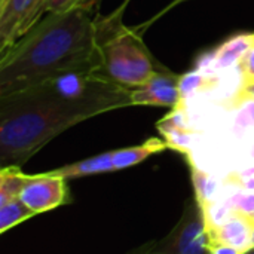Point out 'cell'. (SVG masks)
Returning <instances> with one entry per match:
<instances>
[{"label": "cell", "mask_w": 254, "mask_h": 254, "mask_svg": "<svg viewBox=\"0 0 254 254\" xmlns=\"http://www.w3.org/2000/svg\"><path fill=\"white\" fill-rule=\"evenodd\" d=\"M214 83V79L210 74H205L202 71L189 73L180 77V91L182 95L186 97L189 94H193L196 91H201L204 88H208Z\"/></svg>", "instance_id": "16"}, {"label": "cell", "mask_w": 254, "mask_h": 254, "mask_svg": "<svg viewBox=\"0 0 254 254\" xmlns=\"http://www.w3.org/2000/svg\"><path fill=\"white\" fill-rule=\"evenodd\" d=\"M48 0H0V52L28 33L43 15Z\"/></svg>", "instance_id": "6"}, {"label": "cell", "mask_w": 254, "mask_h": 254, "mask_svg": "<svg viewBox=\"0 0 254 254\" xmlns=\"http://www.w3.org/2000/svg\"><path fill=\"white\" fill-rule=\"evenodd\" d=\"M238 67L243 74V83L254 82V43L243 55V58L238 63Z\"/></svg>", "instance_id": "18"}, {"label": "cell", "mask_w": 254, "mask_h": 254, "mask_svg": "<svg viewBox=\"0 0 254 254\" xmlns=\"http://www.w3.org/2000/svg\"><path fill=\"white\" fill-rule=\"evenodd\" d=\"M128 106L131 89L101 68L68 73L0 98V168L21 167L65 129Z\"/></svg>", "instance_id": "1"}, {"label": "cell", "mask_w": 254, "mask_h": 254, "mask_svg": "<svg viewBox=\"0 0 254 254\" xmlns=\"http://www.w3.org/2000/svg\"><path fill=\"white\" fill-rule=\"evenodd\" d=\"M208 226L207 216L199 202L189 201L183 217L173 232L155 247L153 253H208Z\"/></svg>", "instance_id": "4"}, {"label": "cell", "mask_w": 254, "mask_h": 254, "mask_svg": "<svg viewBox=\"0 0 254 254\" xmlns=\"http://www.w3.org/2000/svg\"><path fill=\"white\" fill-rule=\"evenodd\" d=\"M192 180H193V186H195V192H196V201L205 211L211 207V199H213L214 189H216L214 180L196 168H193Z\"/></svg>", "instance_id": "15"}, {"label": "cell", "mask_w": 254, "mask_h": 254, "mask_svg": "<svg viewBox=\"0 0 254 254\" xmlns=\"http://www.w3.org/2000/svg\"><path fill=\"white\" fill-rule=\"evenodd\" d=\"M179 1H183V0H179Z\"/></svg>", "instance_id": "21"}, {"label": "cell", "mask_w": 254, "mask_h": 254, "mask_svg": "<svg viewBox=\"0 0 254 254\" xmlns=\"http://www.w3.org/2000/svg\"><path fill=\"white\" fill-rule=\"evenodd\" d=\"M101 0H48L46 4V13L48 12H64L76 7L88 9L92 12H98Z\"/></svg>", "instance_id": "17"}, {"label": "cell", "mask_w": 254, "mask_h": 254, "mask_svg": "<svg viewBox=\"0 0 254 254\" xmlns=\"http://www.w3.org/2000/svg\"><path fill=\"white\" fill-rule=\"evenodd\" d=\"M18 198L36 214L51 211L70 202L67 179L55 176L51 171L31 174Z\"/></svg>", "instance_id": "7"}, {"label": "cell", "mask_w": 254, "mask_h": 254, "mask_svg": "<svg viewBox=\"0 0 254 254\" xmlns=\"http://www.w3.org/2000/svg\"><path fill=\"white\" fill-rule=\"evenodd\" d=\"M113 152H106L61 168H57L51 171L55 176H61L64 179H79L86 176H95V174H104V173H113Z\"/></svg>", "instance_id": "12"}, {"label": "cell", "mask_w": 254, "mask_h": 254, "mask_svg": "<svg viewBox=\"0 0 254 254\" xmlns=\"http://www.w3.org/2000/svg\"><path fill=\"white\" fill-rule=\"evenodd\" d=\"M165 149H168V144L165 140H161L158 137L149 138L143 144L134 146V147H127V149H119L113 150V165L115 171H121L129 167H134L147 158H150L155 153H161Z\"/></svg>", "instance_id": "11"}, {"label": "cell", "mask_w": 254, "mask_h": 254, "mask_svg": "<svg viewBox=\"0 0 254 254\" xmlns=\"http://www.w3.org/2000/svg\"><path fill=\"white\" fill-rule=\"evenodd\" d=\"M31 174H24L21 167H3L0 168V205L18 198Z\"/></svg>", "instance_id": "13"}, {"label": "cell", "mask_w": 254, "mask_h": 254, "mask_svg": "<svg viewBox=\"0 0 254 254\" xmlns=\"http://www.w3.org/2000/svg\"><path fill=\"white\" fill-rule=\"evenodd\" d=\"M97 15L76 7L48 12L0 57V98L46 80L89 68H101Z\"/></svg>", "instance_id": "2"}, {"label": "cell", "mask_w": 254, "mask_h": 254, "mask_svg": "<svg viewBox=\"0 0 254 254\" xmlns=\"http://www.w3.org/2000/svg\"><path fill=\"white\" fill-rule=\"evenodd\" d=\"M253 43L254 33H241L228 39L211 52L205 63V68L210 71H222L238 65L240 60Z\"/></svg>", "instance_id": "9"}, {"label": "cell", "mask_w": 254, "mask_h": 254, "mask_svg": "<svg viewBox=\"0 0 254 254\" xmlns=\"http://www.w3.org/2000/svg\"><path fill=\"white\" fill-rule=\"evenodd\" d=\"M176 110L158 122V129L164 135L168 147L189 153L192 146V131L186 128L185 110L182 106L174 107Z\"/></svg>", "instance_id": "10"}, {"label": "cell", "mask_w": 254, "mask_h": 254, "mask_svg": "<svg viewBox=\"0 0 254 254\" xmlns=\"http://www.w3.org/2000/svg\"><path fill=\"white\" fill-rule=\"evenodd\" d=\"M253 247H254V222H253Z\"/></svg>", "instance_id": "20"}, {"label": "cell", "mask_w": 254, "mask_h": 254, "mask_svg": "<svg viewBox=\"0 0 254 254\" xmlns=\"http://www.w3.org/2000/svg\"><path fill=\"white\" fill-rule=\"evenodd\" d=\"M125 3L109 16L97 15V45L101 71L113 82L134 89L158 71L141 37L122 22Z\"/></svg>", "instance_id": "3"}, {"label": "cell", "mask_w": 254, "mask_h": 254, "mask_svg": "<svg viewBox=\"0 0 254 254\" xmlns=\"http://www.w3.org/2000/svg\"><path fill=\"white\" fill-rule=\"evenodd\" d=\"M241 95H243V98L254 100V82H250V83H243Z\"/></svg>", "instance_id": "19"}, {"label": "cell", "mask_w": 254, "mask_h": 254, "mask_svg": "<svg viewBox=\"0 0 254 254\" xmlns=\"http://www.w3.org/2000/svg\"><path fill=\"white\" fill-rule=\"evenodd\" d=\"M185 97L180 91V76L159 65L153 77L144 85L131 89L132 106H182Z\"/></svg>", "instance_id": "8"}, {"label": "cell", "mask_w": 254, "mask_h": 254, "mask_svg": "<svg viewBox=\"0 0 254 254\" xmlns=\"http://www.w3.org/2000/svg\"><path fill=\"white\" fill-rule=\"evenodd\" d=\"M254 216L235 208L222 223L207 220L208 226V253L243 254L254 250L253 247Z\"/></svg>", "instance_id": "5"}, {"label": "cell", "mask_w": 254, "mask_h": 254, "mask_svg": "<svg viewBox=\"0 0 254 254\" xmlns=\"http://www.w3.org/2000/svg\"><path fill=\"white\" fill-rule=\"evenodd\" d=\"M37 216L30 207H27L19 198H13L0 205V234L7 232L16 225Z\"/></svg>", "instance_id": "14"}]
</instances>
